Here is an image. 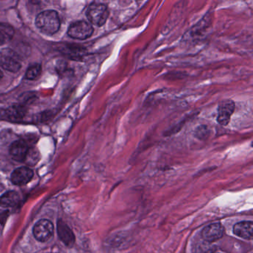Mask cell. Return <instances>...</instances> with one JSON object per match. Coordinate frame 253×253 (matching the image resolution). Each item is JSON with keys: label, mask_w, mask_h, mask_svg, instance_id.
I'll list each match as a JSON object with an SVG mask.
<instances>
[{"label": "cell", "mask_w": 253, "mask_h": 253, "mask_svg": "<svg viewBox=\"0 0 253 253\" xmlns=\"http://www.w3.org/2000/svg\"><path fill=\"white\" fill-rule=\"evenodd\" d=\"M2 72H1V71H0V80L2 79Z\"/></svg>", "instance_id": "obj_18"}, {"label": "cell", "mask_w": 253, "mask_h": 253, "mask_svg": "<svg viewBox=\"0 0 253 253\" xmlns=\"http://www.w3.org/2000/svg\"><path fill=\"white\" fill-rule=\"evenodd\" d=\"M34 235L39 241H48L54 234V226L48 220H41L35 225L33 229Z\"/></svg>", "instance_id": "obj_5"}, {"label": "cell", "mask_w": 253, "mask_h": 253, "mask_svg": "<svg viewBox=\"0 0 253 253\" xmlns=\"http://www.w3.org/2000/svg\"><path fill=\"white\" fill-rule=\"evenodd\" d=\"M57 232L59 237L66 245L71 247L75 241V235L72 229L62 220H58L57 223Z\"/></svg>", "instance_id": "obj_12"}, {"label": "cell", "mask_w": 253, "mask_h": 253, "mask_svg": "<svg viewBox=\"0 0 253 253\" xmlns=\"http://www.w3.org/2000/svg\"><path fill=\"white\" fill-rule=\"evenodd\" d=\"M20 201V195L17 192L9 191L0 197V206L5 208L13 207Z\"/></svg>", "instance_id": "obj_14"}, {"label": "cell", "mask_w": 253, "mask_h": 253, "mask_svg": "<svg viewBox=\"0 0 253 253\" xmlns=\"http://www.w3.org/2000/svg\"><path fill=\"white\" fill-rule=\"evenodd\" d=\"M29 150V146L25 140H16L10 147V155L13 159L22 162L26 160Z\"/></svg>", "instance_id": "obj_8"}, {"label": "cell", "mask_w": 253, "mask_h": 253, "mask_svg": "<svg viewBox=\"0 0 253 253\" xmlns=\"http://www.w3.org/2000/svg\"><path fill=\"white\" fill-rule=\"evenodd\" d=\"M0 33L2 34L5 39L6 38H11L14 35V31L11 26L9 25L5 24V23H0Z\"/></svg>", "instance_id": "obj_16"}, {"label": "cell", "mask_w": 253, "mask_h": 253, "mask_svg": "<svg viewBox=\"0 0 253 253\" xmlns=\"http://www.w3.org/2000/svg\"><path fill=\"white\" fill-rule=\"evenodd\" d=\"M0 66L8 72H17L21 69V62L15 51L5 48L0 51Z\"/></svg>", "instance_id": "obj_3"}, {"label": "cell", "mask_w": 253, "mask_h": 253, "mask_svg": "<svg viewBox=\"0 0 253 253\" xmlns=\"http://www.w3.org/2000/svg\"><path fill=\"white\" fill-rule=\"evenodd\" d=\"M26 111L23 106H14L6 109H0V120L17 121L26 115Z\"/></svg>", "instance_id": "obj_9"}, {"label": "cell", "mask_w": 253, "mask_h": 253, "mask_svg": "<svg viewBox=\"0 0 253 253\" xmlns=\"http://www.w3.org/2000/svg\"><path fill=\"white\" fill-rule=\"evenodd\" d=\"M34 176V172L28 167H20L17 169L11 175V181L15 185L22 186L29 183Z\"/></svg>", "instance_id": "obj_10"}, {"label": "cell", "mask_w": 253, "mask_h": 253, "mask_svg": "<svg viewBox=\"0 0 253 253\" xmlns=\"http://www.w3.org/2000/svg\"><path fill=\"white\" fill-rule=\"evenodd\" d=\"M5 41H6V39H5V37L0 33V45H3L5 43Z\"/></svg>", "instance_id": "obj_17"}, {"label": "cell", "mask_w": 253, "mask_h": 253, "mask_svg": "<svg viewBox=\"0 0 253 253\" xmlns=\"http://www.w3.org/2000/svg\"><path fill=\"white\" fill-rule=\"evenodd\" d=\"M62 52L75 60H81L86 55V50L78 45H66L63 47Z\"/></svg>", "instance_id": "obj_13"}, {"label": "cell", "mask_w": 253, "mask_h": 253, "mask_svg": "<svg viewBox=\"0 0 253 253\" xmlns=\"http://www.w3.org/2000/svg\"><path fill=\"white\" fill-rule=\"evenodd\" d=\"M223 234H224V227L220 223H214L209 225L206 226L201 232L202 238L209 242H213L220 239L223 236Z\"/></svg>", "instance_id": "obj_7"}, {"label": "cell", "mask_w": 253, "mask_h": 253, "mask_svg": "<svg viewBox=\"0 0 253 253\" xmlns=\"http://www.w3.org/2000/svg\"><path fill=\"white\" fill-rule=\"evenodd\" d=\"M233 232L235 235L244 238L252 240L253 238V221H242L236 223L233 226Z\"/></svg>", "instance_id": "obj_11"}, {"label": "cell", "mask_w": 253, "mask_h": 253, "mask_svg": "<svg viewBox=\"0 0 253 253\" xmlns=\"http://www.w3.org/2000/svg\"><path fill=\"white\" fill-rule=\"evenodd\" d=\"M42 67L41 65L36 64L29 67L26 72V78L28 80H35L41 75Z\"/></svg>", "instance_id": "obj_15"}, {"label": "cell", "mask_w": 253, "mask_h": 253, "mask_svg": "<svg viewBox=\"0 0 253 253\" xmlns=\"http://www.w3.org/2000/svg\"><path fill=\"white\" fill-rule=\"evenodd\" d=\"M94 32L91 24L85 21H78L71 25L68 31V35L72 38L76 40L88 39Z\"/></svg>", "instance_id": "obj_4"}, {"label": "cell", "mask_w": 253, "mask_h": 253, "mask_svg": "<svg viewBox=\"0 0 253 253\" xmlns=\"http://www.w3.org/2000/svg\"><path fill=\"white\" fill-rule=\"evenodd\" d=\"M36 26L45 35H52L57 33L60 27V20L57 11H45L38 14Z\"/></svg>", "instance_id": "obj_1"}, {"label": "cell", "mask_w": 253, "mask_h": 253, "mask_svg": "<svg viewBox=\"0 0 253 253\" xmlns=\"http://www.w3.org/2000/svg\"><path fill=\"white\" fill-rule=\"evenodd\" d=\"M86 15L91 24L100 27L107 21L109 10L105 4L93 2L88 7Z\"/></svg>", "instance_id": "obj_2"}, {"label": "cell", "mask_w": 253, "mask_h": 253, "mask_svg": "<svg viewBox=\"0 0 253 253\" xmlns=\"http://www.w3.org/2000/svg\"><path fill=\"white\" fill-rule=\"evenodd\" d=\"M235 103L232 100H226L222 101L218 106L217 121L219 124L223 126L228 125L231 117L235 111Z\"/></svg>", "instance_id": "obj_6"}]
</instances>
